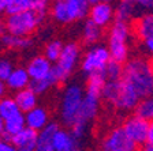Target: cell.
I'll return each instance as SVG.
<instances>
[{
	"label": "cell",
	"instance_id": "d6986e66",
	"mask_svg": "<svg viewBox=\"0 0 153 151\" xmlns=\"http://www.w3.org/2000/svg\"><path fill=\"white\" fill-rule=\"evenodd\" d=\"M134 32H135V35L142 41L153 37V11H146L143 15L135 19Z\"/></svg>",
	"mask_w": 153,
	"mask_h": 151
},
{
	"label": "cell",
	"instance_id": "83f0119b",
	"mask_svg": "<svg viewBox=\"0 0 153 151\" xmlns=\"http://www.w3.org/2000/svg\"><path fill=\"white\" fill-rule=\"evenodd\" d=\"M104 72H105L107 79H112V80H115V79H122V76H123V63L111 59L109 63L107 64V67H105Z\"/></svg>",
	"mask_w": 153,
	"mask_h": 151
},
{
	"label": "cell",
	"instance_id": "e0dca14e",
	"mask_svg": "<svg viewBox=\"0 0 153 151\" xmlns=\"http://www.w3.org/2000/svg\"><path fill=\"white\" fill-rule=\"evenodd\" d=\"M51 0H11L7 6L6 13L14 14L23 10H38V11H47L48 4Z\"/></svg>",
	"mask_w": 153,
	"mask_h": 151
},
{
	"label": "cell",
	"instance_id": "8d00e7d4",
	"mask_svg": "<svg viewBox=\"0 0 153 151\" xmlns=\"http://www.w3.org/2000/svg\"><path fill=\"white\" fill-rule=\"evenodd\" d=\"M3 27H4V23L1 22V19H0V33H1V30H3Z\"/></svg>",
	"mask_w": 153,
	"mask_h": 151
},
{
	"label": "cell",
	"instance_id": "44dd1931",
	"mask_svg": "<svg viewBox=\"0 0 153 151\" xmlns=\"http://www.w3.org/2000/svg\"><path fill=\"white\" fill-rule=\"evenodd\" d=\"M25 127H26L25 113H23V112H19V113H16V114H14V116L4 120V133L1 135V138H4L11 142V138H13L14 135H16L18 132H21Z\"/></svg>",
	"mask_w": 153,
	"mask_h": 151
},
{
	"label": "cell",
	"instance_id": "484cf974",
	"mask_svg": "<svg viewBox=\"0 0 153 151\" xmlns=\"http://www.w3.org/2000/svg\"><path fill=\"white\" fill-rule=\"evenodd\" d=\"M63 48H64V44L62 41H59V40H52V41H49L45 45L44 56L55 64L57 60H59V57H60L62 52H63Z\"/></svg>",
	"mask_w": 153,
	"mask_h": 151
},
{
	"label": "cell",
	"instance_id": "603a6c76",
	"mask_svg": "<svg viewBox=\"0 0 153 151\" xmlns=\"http://www.w3.org/2000/svg\"><path fill=\"white\" fill-rule=\"evenodd\" d=\"M137 6L135 3L130 1V0H120L115 8V19H120V21H126L128 22L130 19L137 13Z\"/></svg>",
	"mask_w": 153,
	"mask_h": 151
},
{
	"label": "cell",
	"instance_id": "7c38bea8",
	"mask_svg": "<svg viewBox=\"0 0 153 151\" xmlns=\"http://www.w3.org/2000/svg\"><path fill=\"white\" fill-rule=\"evenodd\" d=\"M52 68H53V63L45 56H40V55L32 57V60L26 66V69H27L32 80L49 76L52 74Z\"/></svg>",
	"mask_w": 153,
	"mask_h": 151
},
{
	"label": "cell",
	"instance_id": "30bf717a",
	"mask_svg": "<svg viewBox=\"0 0 153 151\" xmlns=\"http://www.w3.org/2000/svg\"><path fill=\"white\" fill-rule=\"evenodd\" d=\"M89 19L101 26L102 29L112 25L115 19V8L111 1H97L92 3L89 11Z\"/></svg>",
	"mask_w": 153,
	"mask_h": 151
},
{
	"label": "cell",
	"instance_id": "3957f363",
	"mask_svg": "<svg viewBox=\"0 0 153 151\" xmlns=\"http://www.w3.org/2000/svg\"><path fill=\"white\" fill-rule=\"evenodd\" d=\"M47 11L38 10H23L14 14H8L4 22V29L7 33L15 35H30L45 19Z\"/></svg>",
	"mask_w": 153,
	"mask_h": 151
},
{
	"label": "cell",
	"instance_id": "d590c367",
	"mask_svg": "<svg viewBox=\"0 0 153 151\" xmlns=\"http://www.w3.org/2000/svg\"><path fill=\"white\" fill-rule=\"evenodd\" d=\"M4 133V119L0 116V136Z\"/></svg>",
	"mask_w": 153,
	"mask_h": 151
},
{
	"label": "cell",
	"instance_id": "4316f807",
	"mask_svg": "<svg viewBox=\"0 0 153 151\" xmlns=\"http://www.w3.org/2000/svg\"><path fill=\"white\" fill-rule=\"evenodd\" d=\"M135 114L146 119L148 121L153 120V95H149L146 98H142L138 106L135 108Z\"/></svg>",
	"mask_w": 153,
	"mask_h": 151
},
{
	"label": "cell",
	"instance_id": "ac0fdd59",
	"mask_svg": "<svg viewBox=\"0 0 153 151\" xmlns=\"http://www.w3.org/2000/svg\"><path fill=\"white\" fill-rule=\"evenodd\" d=\"M59 131V125L56 123H49L38 131V151H53V138Z\"/></svg>",
	"mask_w": 153,
	"mask_h": 151
},
{
	"label": "cell",
	"instance_id": "6da1fadb",
	"mask_svg": "<svg viewBox=\"0 0 153 151\" xmlns=\"http://www.w3.org/2000/svg\"><path fill=\"white\" fill-rule=\"evenodd\" d=\"M126 83L138 93L141 98L153 95V63L145 57H133L123 66V76Z\"/></svg>",
	"mask_w": 153,
	"mask_h": 151
},
{
	"label": "cell",
	"instance_id": "9c48e42d",
	"mask_svg": "<svg viewBox=\"0 0 153 151\" xmlns=\"http://www.w3.org/2000/svg\"><path fill=\"white\" fill-rule=\"evenodd\" d=\"M149 124L150 121H148L146 119H143V117L138 116V114H134V116L126 119L123 128L127 132V135L130 136L131 140L140 147V146H143L146 143L148 132H149Z\"/></svg>",
	"mask_w": 153,
	"mask_h": 151
},
{
	"label": "cell",
	"instance_id": "f1b7e54d",
	"mask_svg": "<svg viewBox=\"0 0 153 151\" xmlns=\"http://www.w3.org/2000/svg\"><path fill=\"white\" fill-rule=\"evenodd\" d=\"M88 124L89 123L85 121V120H78L75 124H73V125L70 127L71 133H73V135L76 138V140H79L82 144H83V140H85V138H86V133H88Z\"/></svg>",
	"mask_w": 153,
	"mask_h": 151
},
{
	"label": "cell",
	"instance_id": "1f68e13d",
	"mask_svg": "<svg viewBox=\"0 0 153 151\" xmlns=\"http://www.w3.org/2000/svg\"><path fill=\"white\" fill-rule=\"evenodd\" d=\"M143 148L148 151H153V120L149 124V132H148V139L146 143L143 144Z\"/></svg>",
	"mask_w": 153,
	"mask_h": 151
},
{
	"label": "cell",
	"instance_id": "ba28073f",
	"mask_svg": "<svg viewBox=\"0 0 153 151\" xmlns=\"http://www.w3.org/2000/svg\"><path fill=\"white\" fill-rule=\"evenodd\" d=\"M101 148L104 151H134L138 146L130 139L123 125L111 129L101 142Z\"/></svg>",
	"mask_w": 153,
	"mask_h": 151
},
{
	"label": "cell",
	"instance_id": "cb8c5ba5",
	"mask_svg": "<svg viewBox=\"0 0 153 151\" xmlns=\"http://www.w3.org/2000/svg\"><path fill=\"white\" fill-rule=\"evenodd\" d=\"M57 83H59V82H57V78L55 76L53 71H52V74L49 76H47V78L32 80L29 87L33 88V90H34L38 95H41V94H45L47 91H49V90H51L53 86H56Z\"/></svg>",
	"mask_w": 153,
	"mask_h": 151
},
{
	"label": "cell",
	"instance_id": "836d02e7",
	"mask_svg": "<svg viewBox=\"0 0 153 151\" xmlns=\"http://www.w3.org/2000/svg\"><path fill=\"white\" fill-rule=\"evenodd\" d=\"M7 90H8V87H7L6 80H3V79H0V99H1L3 97H6Z\"/></svg>",
	"mask_w": 153,
	"mask_h": 151
},
{
	"label": "cell",
	"instance_id": "7a4b0ae2",
	"mask_svg": "<svg viewBox=\"0 0 153 151\" xmlns=\"http://www.w3.org/2000/svg\"><path fill=\"white\" fill-rule=\"evenodd\" d=\"M85 97V90L78 83H71L66 86L60 97V113L62 123L70 128L78 120H81V109H82V101Z\"/></svg>",
	"mask_w": 153,
	"mask_h": 151
},
{
	"label": "cell",
	"instance_id": "f546056e",
	"mask_svg": "<svg viewBox=\"0 0 153 151\" xmlns=\"http://www.w3.org/2000/svg\"><path fill=\"white\" fill-rule=\"evenodd\" d=\"M14 64L11 60L8 59H0V79L7 80L8 76L11 75V72L14 71Z\"/></svg>",
	"mask_w": 153,
	"mask_h": 151
},
{
	"label": "cell",
	"instance_id": "8fae6325",
	"mask_svg": "<svg viewBox=\"0 0 153 151\" xmlns=\"http://www.w3.org/2000/svg\"><path fill=\"white\" fill-rule=\"evenodd\" d=\"M11 143L18 151H34L38 144V131L25 127V128L11 138Z\"/></svg>",
	"mask_w": 153,
	"mask_h": 151
},
{
	"label": "cell",
	"instance_id": "5bb4252c",
	"mask_svg": "<svg viewBox=\"0 0 153 151\" xmlns=\"http://www.w3.org/2000/svg\"><path fill=\"white\" fill-rule=\"evenodd\" d=\"M32 82V78L29 75L26 67H15L14 71L11 72V75L8 76V79L6 80L7 87H8L10 91H19L22 88H26L30 86Z\"/></svg>",
	"mask_w": 153,
	"mask_h": 151
},
{
	"label": "cell",
	"instance_id": "8992f818",
	"mask_svg": "<svg viewBox=\"0 0 153 151\" xmlns=\"http://www.w3.org/2000/svg\"><path fill=\"white\" fill-rule=\"evenodd\" d=\"M81 63V48L76 42H67L64 44L63 52L56 63L53 64L55 76L59 83H64L68 80L73 72L75 71L76 66Z\"/></svg>",
	"mask_w": 153,
	"mask_h": 151
},
{
	"label": "cell",
	"instance_id": "9a60e30c",
	"mask_svg": "<svg viewBox=\"0 0 153 151\" xmlns=\"http://www.w3.org/2000/svg\"><path fill=\"white\" fill-rule=\"evenodd\" d=\"M26 119V127L36 129V131H41L48 123H49V113L48 110L42 106H36L32 110H29L25 113Z\"/></svg>",
	"mask_w": 153,
	"mask_h": 151
},
{
	"label": "cell",
	"instance_id": "5b68a950",
	"mask_svg": "<svg viewBox=\"0 0 153 151\" xmlns=\"http://www.w3.org/2000/svg\"><path fill=\"white\" fill-rule=\"evenodd\" d=\"M131 35V29L128 22L115 19L109 29L108 49L111 59L126 63L128 60V40Z\"/></svg>",
	"mask_w": 153,
	"mask_h": 151
},
{
	"label": "cell",
	"instance_id": "4dcf8cb0",
	"mask_svg": "<svg viewBox=\"0 0 153 151\" xmlns=\"http://www.w3.org/2000/svg\"><path fill=\"white\" fill-rule=\"evenodd\" d=\"M135 6L142 11H153V0H135Z\"/></svg>",
	"mask_w": 153,
	"mask_h": 151
},
{
	"label": "cell",
	"instance_id": "277c9868",
	"mask_svg": "<svg viewBox=\"0 0 153 151\" xmlns=\"http://www.w3.org/2000/svg\"><path fill=\"white\" fill-rule=\"evenodd\" d=\"M90 6V0H55L51 7V15L57 23L67 25L89 16Z\"/></svg>",
	"mask_w": 153,
	"mask_h": 151
},
{
	"label": "cell",
	"instance_id": "52a82bcc",
	"mask_svg": "<svg viewBox=\"0 0 153 151\" xmlns=\"http://www.w3.org/2000/svg\"><path fill=\"white\" fill-rule=\"evenodd\" d=\"M111 60L108 46L96 44L90 48L81 59V69L85 75H92L97 72H104L107 64Z\"/></svg>",
	"mask_w": 153,
	"mask_h": 151
},
{
	"label": "cell",
	"instance_id": "2e32d148",
	"mask_svg": "<svg viewBox=\"0 0 153 151\" xmlns=\"http://www.w3.org/2000/svg\"><path fill=\"white\" fill-rule=\"evenodd\" d=\"M0 42L4 48L11 50H27L32 48L33 41L29 35H15L6 33L0 37Z\"/></svg>",
	"mask_w": 153,
	"mask_h": 151
},
{
	"label": "cell",
	"instance_id": "d6a6232c",
	"mask_svg": "<svg viewBox=\"0 0 153 151\" xmlns=\"http://www.w3.org/2000/svg\"><path fill=\"white\" fill-rule=\"evenodd\" d=\"M142 42H143V48H145V50L153 57V37L146 38V40H143Z\"/></svg>",
	"mask_w": 153,
	"mask_h": 151
},
{
	"label": "cell",
	"instance_id": "d4e9b609",
	"mask_svg": "<svg viewBox=\"0 0 153 151\" xmlns=\"http://www.w3.org/2000/svg\"><path fill=\"white\" fill-rule=\"evenodd\" d=\"M19 112H21V109H19L14 97H3L0 99V116L4 120L19 113Z\"/></svg>",
	"mask_w": 153,
	"mask_h": 151
},
{
	"label": "cell",
	"instance_id": "e575fe53",
	"mask_svg": "<svg viewBox=\"0 0 153 151\" xmlns=\"http://www.w3.org/2000/svg\"><path fill=\"white\" fill-rule=\"evenodd\" d=\"M11 0H0V13H4Z\"/></svg>",
	"mask_w": 153,
	"mask_h": 151
},
{
	"label": "cell",
	"instance_id": "7402d4cb",
	"mask_svg": "<svg viewBox=\"0 0 153 151\" xmlns=\"http://www.w3.org/2000/svg\"><path fill=\"white\" fill-rule=\"evenodd\" d=\"M83 44L86 45H96L102 37V27L94 23L92 19H88L82 25V32H81Z\"/></svg>",
	"mask_w": 153,
	"mask_h": 151
},
{
	"label": "cell",
	"instance_id": "ffe728a7",
	"mask_svg": "<svg viewBox=\"0 0 153 151\" xmlns=\"http://www.w3.org/2000/svg\"><path fill=\"white\" fill-rule=\"evenodd\" d=\"M14 98H15L21 112H23V113L32 110L38 104V94L30 87H26V88H22V90L16 91Z\"/></svg>",
	"mask_w": 153,
	"mask_h": 151
},
{
	"label": "cell",
	"instance_id": "4fadbf2b",
	"mask_svg": "<svg viewBox=\"0 0 153 151\" xmlns=\"http://www.w3.org/2000/svg\"><path fill=\"white\" fill-rule=\"evenodd\" d=\"M82 147V143L76 140L71 131L59 128L53 138V151H75Z\"/></svg>",
	"mask_w": 153,
	"mask_h": 151
}]
</instances>
